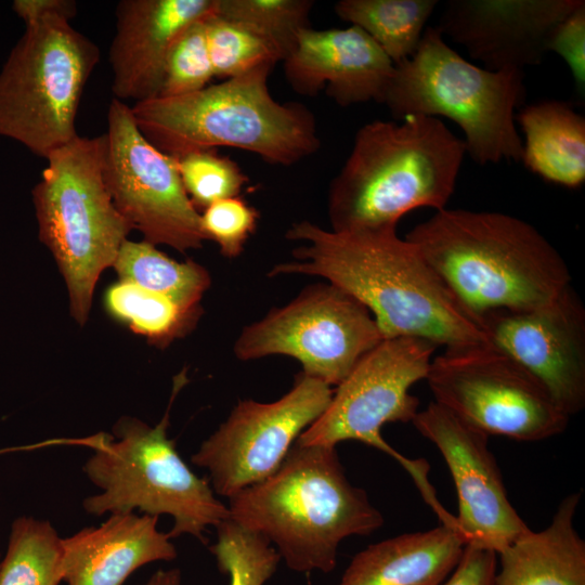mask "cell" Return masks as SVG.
<instances>
[{
    "label": "cell",
    "instance_id": "cell-11",
    "mask_svg": "<svg viewBox=\"0 0 585 585\" xmlns=\"http://www.w3.org/2000/svg\"><path fill=\"white\" fill-rule=\"evenodd\" d=\"M426 380L433 402L487 435L535 442L569 424L545 387L490 342L445 349L432 359Z\"/></svg>",
    "mask_w": 585,
    "mask_h": 585
},
{
    "label": "cell",
    "instance_id": "cell-29",
    "mask_svg": "<svg viewBox=\"0 0 585 585\" xmlns=\"http://www.w3.org/2000/svg\"><path fill=\"white\" fill-rule=\"evenodd\" d=\"M311 0H216V13L242 23L271 41L283 60L309 26ZM283 62V61H282Z\"/></svg>",
    "mask_w": 585,
    "mask_h": 585
},
{
    "label": "cell",
    "instance_id": "cell-2",
    "mask_svg": "<svg viewBox=\"0 0 585 585\" xmlns=\"http://www.w3.org/2000/svg\"><path fill=\"white\" fill-rule=\"evenodd\" d=\"M405 238L479 321L493 310L543 306L571 286L558 250L508 213L443 208Z\"/></svg>",
    "mask_w": 585,
    "mask_h": 585
},
{
    "label": "cell",
    "instance_id": "cell-23",
    "mask_svg": "<svg viewBox=\"0 0 585 585\" xmlns=\"http://www.w3.org/2000/svg\"><path fill=\"white\" fill-rule=\"evenodd\" d=\"M515 119L525 141L524 166L546 181L580 187L585 181V119L563 101L525 106Z\"/></svg>",
    "mask_w": 585,
    "mask_h": 585
},
{
    "label": "cell",
    "instance_id": "cell-35",
    "mask_svg": "<svg viewBox=\"0 0 585 585\" xmlns=\"http://www.w3.org/2000/svg\"><path fill=\"white\" fill-rule=\"evenodd\" d=\"M496 571L495 551L466 544L457 566L441 585H495Z\"/></svg>",
    "mask_w": 585,
    "mask_h": 585
},
{
    "label": "cell",
    "instance_id": "cell-1",
    "mask_svg": "<svg viewBox=\"0 0 585 585\" xmlns=\"http://www.w3.org/2000/svg\"><path fill=\"white\" fill-rule=\"evenodd\" d=\"M286 238L302 245L268 275L325 278L367 308L384 339L414 337L445 349L489 342L479 318L396 229L335 232L303 220Z\"/></svg>",
    "mask_w": 585,
    "mask_h": 585
},
{
    "label": "cell",
    "instance_id": "cell-31",
    "mask_svg": "<svg viewBox=\"0 0 585 585\" xmlns=\"http://www.w3.org/2000/svg\"><path fill=\"white\" fill-rule=\"evenodd\" d=\"M174 160L184 190L196 209L237 197L248 182V177L234 160L220 156L214 150L192 151Z\"/></svg>",
    "mask_w": 585,
    "mask_h": 585
},
{
    "label": "cell",
    "instance_id": "cell-7",
    "mask_svg": "<svg viewBox=\"0 0 585 585\" xmlns=\"http://www.w3.org/2000/svg\"><path fill=\"white\" fill-rule=\"evenodd\" d=\"M523 70H490L466 61L435 27L414 54L394 65L382 103L394 118L446 117L465 134L466 153L480 165L521 161L515 109L524 99Z\"/></svg>",
    "mask_w": 585,
    "mask_h": 585
},
{
    "label": "cell",
    "instance_id": "cell-26",
    "mask_svg": "<svg viewBox=\"0 0 585 585\" xmlns=\"http://www.w3.org/2000/svg\"><path fill=\"white\" fill-rule=\"evenodd\" d=\"M63 538L47 520H14L6 554L0 561V585H58Z\"/></svg>",
    "mask_w": 585,
    "mask_h": 585
},
{
    "label": "cell",
    "instance_id": "cell-22",
    "mask_svg": "<svg viewBox=\"0 0 585 585\" xmlns=\"http://www.w3.org/2000/svg\"><path fill=\"white\" fill-rule=\"evenodd\" d=\"M581 496L567 495L547 528L529 529L497 554L495 585H585V542L574 526Z\"/></svg>",
    "mask_w": 585,
    "mask_h": 585
},
{
    "label": "cell",
    "instance_id": "cell-15",
    "mask_svg": "<svg viewBox=\"0 0 585 585\" xmlns=\"http://www.w3.org/2000/svg\"><path fill=\"white\" fill-rule=\"evenodd\" d=\"M491 344L514 359L547 390L567 416L585 406V308L569 286L529 310H493L480 316Z\"/></svg>",
    "mask_w": 585,
    "mask_h": 585
},
{
    "label": "cell",
    "instance_id": "cell-24",
    "mask_svg": "<svg viewBox=\"0 0 585 585\" xmlns=\"http://www.w3.org/2000/svg\"><path fill=\"white\" fill-rule=\"evenodd\" d=\"M437 0H341L335 13L364 30L394 65L416 51Z\"/></svg>",
    "mask_w": 585,
    "mask_h": 585
},
{
    "label": "cell",
    "instance_id": "cell-28",
    "mask_svg": "<svg viewBox=\"0 0 585 585\" xmlns=\"http://www.w3.org/2000/svg\"><path fill=\"white\" fill-rule=\"evenodd\" d=\"M216 10V8H214ZM206 39L214 77L230 79L262 67L273 68L283 56L250 27L213 11L205 18Z\"/></svg>",
    "mask_w": 585,
    "mask_h": 585
},
{
    "label": "cell",
    "instance_id": "cell-6",
    "mask_svg": "<svg viewBox=\"0 0 585 585\" xmlns=\"http://www.w3.org/2000/svg\"><path fill=\"white\" fill-rule=\"evenodd\" d=\"M185 380L184 372L176 377L170 404L156 426L122 417L113 427V435L100 432L81 440L94 451L83 471L101 490L83 500L88 514L169 515L174 520L170 538L190 534L204 544L207 528L230 518L209 478L194 473L167 435L169 411Z\"/></svg>",
    "mask_w": 585,
    "mask_h": 585
},
{
    "label": "cell",
    "instance_id": "cell-4",
    "mask_svg": "<svg viewBox=\"0 0 585 585\" xmlns=\"http://www.w3.org/2000/svg\"><path fill=\"white\" fill-rule=\"evenodd\" d=\"M466 147L437 117L362 126L327 195L332 231L396 229L413 209L445 208Z\"/></svg>",
    "mask_w": 585,
    "mask_h": 585
},
{
    "label": "cell",
    "instance_id": "cell-27",
    "mask_svg": "<svg viewBox=\"0 0 585 585\" xmlns=\"http://www.w3.org/2000/svg\"><path fill=\"white\" fill-rule=\"evenodd\" d=\"M105 306L110 315L158 347L188 333L202 311L184 309L166 296L122 281L107 289Z\"/></svg>",
    "mask_w": 585,
    "mask_h": 585
},
{
    "label": "cell",
    "instance_id": "cell-13",
    "mask_svg": "<svg viewBox=\"0 0 585 585\" xmlns=\"http://www.w3.org/2000/svg\"><path fill=\"white\" fill-rule=\"evenodd\" d=\"M104 179L119 213L145 242L178 251L207 239L200 213L182 184L174 158L139 129L131 107L113 99L107 112Z\"/></svg>",
    "mask_w": 585,
    "mask_h": 585
},
{
    "label": "cell",
    "instance_id": "cell-3",
    "mask_svg": "<svg viewBox=\"0 0 585 585\" xmlns=\"http://www.w3.org/2000/svg\"><path fill=\"white\" fill-rule=\"evenodd\" d=\"M230 519L275 544L296 572H332L339 544L384 524L366 492L352 485L336 447L295 442L268 479L229 498Z\"/></svg>",
    "mask_w": 585,
    "mask_h": 585
},
{
    "label": "cell",
    "instance_id": "cell-25",
    "mask_svg": "<svg viewBox=\"0 0 585 585\" xmlns=\"http://www.w3.org/2000/svg\"><path fill=\"white\" fill-rule=\"evenodd\" d=\"M113 266L120 281L166 296L188 310H200L199 301L211 283L200 264L178 262L145 240L127 239Z\"/></svg>",
    "mask_w": 585,
    "mask_h": 585
},
{
    "label": "cell",
    "instance_id": "cell-21",
    "mask_svg": "<svg viewBox=\"0 0 585 585\" xmlns=\"http://www.w3.org/2000/svg\"><path fill=\"white\" fill-rule=\"evenodd\" d=\"M465 545L458 532L444 524L396 535L358 552L338 585H441Z\"/></svg>",
    "mask_w": 585,
    "mask_h": 585
},
{
    "label": "cell",
    "instance_id": "cell-18",
    "mask_svg": "<svg viewBox=\"0 0 585 585\" xmlns=\"http://www.w3.org/2000/svg\"><path fill=\"white\" fill-rule=\"evenodd\" d=\"M285 78L299 94L325 89L337 104L384 100L394 64L361 28H304L283 60Z\"/></svg>",
    "mask_w": 585,
    "mask_h": 585
},
{
    "label": "cell",
    "instance_id": "cell-12",
    "mask_svg": "<svg viewBox=\"0 0 585 585\" xmlns=\"http://www.w3.org/2000/svg\"><path fill=\"white\" fill-rule=\"evenodd\" d=\"M382 339L367 308L326 283L306 287L284 307L244 327L233 352L240 361L288 355L299 361L303 374L338 386Z\"/></svg>",
    "mask_w": 585,
    "mask_h": 585
},
{
    "label": "cell",
    "instance_id": "cell-8",
    "mask_svg": "<svg viewBox=\"0 0 585 585\" xmlns=\"http://www.w3.org/2000/svg\"><path fill=\"white\" fill-rule=\"evenodd\" d=\"M106 139L76 136L46 158L32 188L39 239L65 280L73 317L83 325L101 273L113 266L132 230L104 179Z\"/></svg>",
    "mask_w": 585,
    "mask_h": 585
},
{
    "label": "cell",
    "instance_id": "cell-10",
    "mask_svg": "<svg viewBox=\"0 0 585 585\" xmlns=\"http://www.w3.org/2000/svg\"><path fill=\"white\" fill-rule=\"evenodd\" d=\"M438 347L414 337L382 339L364 354L337 386L323 414L297 439L299 445L333 446L342 441H358L398 460L411 474L425 502L438 503L428 480L429 465L424 459H408L381 435L389 422H412L419 400L411 387L426 379Z\"/></svg>",
    "mask_w": 585,
    "mask_h": 585
},
{
    "label": "cell",
    "instance_id": "cell-34",
    "mask_svg": "<svg viewBox=\"0 0 585 585\" xmlns=\"http://www.w3.org/2000/svg\"><path fill=\"white\" fill-rule=\"evenodd\" d=\"M548 52L559 54L569 66L580 93L585 90V3L568 15L554 30Z\"/></svg>",
    "mask_w": 585,
    "mask_h": 585
},
{
    "label": "cell",
    "instance_id": "cell-33",
    "mask_svg": "<svg viewBox=\"0 0 585 585\" xmlns=\"http://www.w3.org/2000/svg\"><path fill=\"white\" fill-rule=\"evenodd\" d=\"M258 211L240 197L225 198L204 209L202 229L207 239L214 240L221 255L238 257L258 223Z\"/></svg>",
    "mask_w": 585,
    "mask_h": 585
},
{
    "label": "cell",
    "instance_id": "cell-20",
    "mask_svg": "<svg viewBox=\"0 0 585 585\" xmlns=\"http://www.w3.org/2000/svg\"><path fill=\"white\" fill-rule=\"evenodd\" d=\"M158 517L112 514L99 526L63 538L62 581L67 585H122L139 568L176 559L168 533L157 529Z\"/></svg>",
    "mask_w": 585,
    "mask_h": 585
},
{
    "label": "cell",
    "instance_id": "cell-30",
    "mask_svg": "<svg viewBox=\"0 0 585 585\" xmlns=\"http://www.w3.org/2000/svg\"><path fill=\"white\" fill-rule=\"evenodd\" d=\"M217 528V542L209 547L230 585H264L276 572L281 556L260 534L230 518Z\"/></svg>",
    "mask_w": 585,
    "mask_h": 585
},
{
    "label": "cell",
    "instance_id": "cell-32",
    "mask_svg": "<svg viewBox=\"0 0 585 585\" xmlns=\"http://www.w3.org/2000/svg\"><path fill=\"white\" fill-rule=\"evenodd\" d=\"M208 15L186 25L173 39L158 96L173 98L199 91L214 77L206 39Z\"/></svg>",
    "mask_w": 585,
    "mask_h": 585
},
{
    "label": "cell",
    "instance_id": "cell-17",
    "mask_svg": "<svg viewBox=\"0 0 585 585\" xmlns=\"http://www.w3.org/2000/svg\"><path fill=\"white\" fill-rule=\"evenodd\" d=\"M583 0H451L435 27L490 70L537 65L555 28Z\"/></svg>",
    "mask_w": 585,
    "mask_h": 585
},
{
    "label": "cell",
    "instance_id": "cell-5",
    "mask_svg": "<svg viewBox=\"0 0 585 585\" xmlns=\"http://www.w3.org/2000/svg\"><path fill=\"white\" fill-rule=\"evenodd\" d=\"M272 69L258 68L181 96L153 98L131 110L143 135L172 158L227 146L290 166L317 152L321 141L306 105L272 96Z\"/></svg>",
    "mask_w": 585,
    "mask_h": 585
},
{
    "label": "cell",
    "instance_id": "cell-14",
    "mask_svg": "<svg viewBox=\"0 0 585 585\" xmlns=\"http://www.w3.org/2000/svg\"><path fill=\"white\" fill-rule=\"evenodd\" d=\"M333 393L329 385L301 372L290 390L274 402L240 400L191 460L209 471L214 494L230 498L281 467Z\"/></svg>",
    "mask_w": 585,
    "mask_h": 585
},
{
    "label": "cell",
    "instance_id": "cell-36",
    "mask_svg": "<svg viewBox=\"0 0 585 585\" xmlns=\"http://www.w3.org/2000/svg\"><path fill=\"white\" fill-rule=\"evenodd\" d=\"M12 9L25 25L52 15L72 20L77 13V4L73 0H15Z\"/></svg>",
    "mask_w": 585,
    "mask_h": 585
},
{
    "label": "cell",
    "instance_id": "cell-37",
    "mask_svg": "<svg viewBox=\"0 0 585 585\" xmlns=\"http://www.w3.org/2000/svg\"><path fill=\"white\" fill-rule=\"evenodd\" d=\"M140 585H181V571L177 568L158 570L147 582Z\"/></svg>",
    "mask_w": 585,
    "mask_h": 585
},
{
    "label": "cell",
    "instance_id": "cell-9",
    "mask_svg": "<svg viewBox=\"0 0 585 585\" xmlns=\"http://www.w3.org/2000/svg\"><path fill=\"white\" fill-rule=\"evenodd\" d=\"M100 57L67 17L26 24L0 69V136L43 158L78 136L79 103Z\"/></svg>",
    "mask_w": 585,
    "mask_h": 585
},
{
    "label": "cell",
    "instance_id": "cell-16",
    "mask_svg": "<svg viewBox=\"0 0 585 585\" xmlns=\"http://www.w3.org/2000/svg\"><path fill=\"white\" fill-rule=\"evenodd\" d=\"M412 424L447 465L458 499L456 528L466 544L499 554L530 529L507 496L486 433L435 402Z\"/></svg>",
    "mask_w": 585,
    "mask_h": 585
},
{
    "label": "cell",
    "instance_id": "cell-19",
    "mask_svg": "<svg viewBox=\"0 0 585 585\" xmlns=\"http://www.w3.org/2000/svg\"><path fill=\"white\" fill-rule=\"evenodd\" d=\"M216 0H121L109 48L115 99L135 103L157 98L176 36L214 11Z\"/></svg>",
    "mask_w": 585,
    "mask_h": 585
}]
</instances>
